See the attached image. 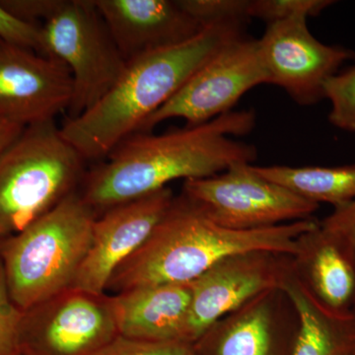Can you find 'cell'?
Segmentation results:
<instances>
[{
    "label": "cell",
    "instance_id": "obj_19",
    "mask_svg": "<svg viewBox=\"0 0 355 355\" xmlns=\"http://www.w3.org/2000/svg\"><path fill=\"white\" fill-rule=\"evenodd\" d=\"M254 172L272 183L317 203H328L334 209L355 200V163L322 166H254Z\"/></svg>",
    "mask_w": 355,
    "mask_h": 355
},
{
    "label": "cell",
    "instance_id": "obj_18",
    "mask_svg": "<svg viewBox=\"0 0 355 355\" xmlns=\"http://www.w3.org/2000/svg\"><path fill=\"white\" fill-rule=\"evenodd\" d=\"M297 314V330L288 355H355V313L324 309L289 272L282 287Z\"/></svg>",
    "mask_w": 355,
    "mask_h": 355
},
{
    "label": "cell",
    "instance_id": "obj_11",
    "mask_svg": "<svg viewBox=\"0 0 355 355\" xmlns=\"http://www.w3.org/2000/svg\"><path fill=\"white\" fill-rule=\"evenodd\" d=\"M308 18L296 17L266 25L259 49L268 84L279 86L303 107L324 99V86L354 51L315 38Z\"/></svg>",
    "mask_w": 355,
    "mask_h": 355
},
{
    "label": "cell",
    "instance_id": "obj_29",
    "mask_svg": "<svg viewBox=\"0 0 355 355\" xmlns=\"http://www.w3.org/2000/svg\"><path fill=\"white\" fill-rule=\"evenodd\" d=\"M354 313H355V306H354Z\"/></svg>",
    "mask_w": 355,
    "mask_h": 355
},
{
    "label": "cell",
    "instance_id": "obj_23",
    "mask_svg": "<svg viewBox=\"0 0 355 355\" xmlns=\"http://www.w3.org/2000/svg\"><path fill=\"white\" fill-rule=\"evenodd\" d=\"M23 311L14 303L0 261V355H21L20 326Z\"/></svg>",
    "mask_w": 355,
    "mask_h": 355
},
{
    "label": "cell",
    "instance_id": "obj_14",
    "mask_svg": "<svg viewBox=\"0 0 355 355\" xmlns=\"http://www.w3.org/2000/svg\"><path fill=\"white\" fill-rule=\"evenodd\" d=\"M297 324L286 292L273 289L222 317L193 347L197 355H288Z\"/></svg>",
    "mask_w": 355,
    "mask_h": 355
},
{
    "label": "cell",
    "instance_id": "obj_12",
    "mask_svg": "<svg viewBox=\"0 0 355 355\" xmlns=\"http://www.w3.org/2000/svg\"><path fill=\"white\" fill-rule=\"evenodd\" d=\"M73 79L58 58L0 39V120L26 128L67 111Z\"/></svg>",
    "mask_w": 355,
    "mask_h": 355
},
{
    "label": "cell",
    "instance_id": "obj_20",
    "mask_svg": "<svg viewBox=\"0 0 355 355\" xmlns=\"http://www.w3.org/2000/svg\"><path fill=\"white\" fill-rule=\"evenodd\" d=\"M324 99L331 104V125L343 132H355V60L347 69L327 80Z\"/></svg>",
    "mask_w": 355,
    "mask_h": 355
},
{
    "label": "cell",
    "instance_id": "obj_2",
    "mask_svg": "<svg viewBox=\"0 0 355 355\" xmlns=\"http://www.w3.org/2000/svg\"><path fill=\"white\" fill-rule=\"evenodd\" d=\"M239 21L207 25L183 44L150 51L127 62L113 88L92 108L67 119L62 137L84 160L107 157L123 140L176 94L223 44L244 35Z\"/></svg>",
    "mask_w": 355,
    "mask_h": 355
},
{
    "label": "cell",
    "instance_id": "obj_17",
    "mask_svg": "<svg viewBox=\"0 0 355 355\" xmlns=\"http://www.w3.org/2000/svg\"><path fill=\"white\" fill-rule=\"evenodd\" d=\"M291 268L301 286L324 309L340 314L354 312L355 268L319 221L299 237Z\"/></svg>",
    "mask_w": 355,
    "mask_h": 355
},
{
    "label": "cell",
    "instance_id": "obj_24",
    "mask_svg": "<svg viewBox=\"0 0 355 355\" xmlns=\"http://www.w3.org/2000/svg\"><path fill=\"white\" fill-rule=\"evenodd\" d=\"M95 355H197L193 343L144 342L119 336Z\"/></svg>",
    "mask_w": 355,
    "mask_h": 355
},
{
    "label": "cell",
    "instance_id": "obj_9",
    "mask_svg": "<svg viewBox=\"0 0 355 355\" xmlns=\"http://www.w3.org/2000/svg\"><path fill=\"white\" fill-rule=\"evenodd\" d=\"M261 84H268V76L259 41L242 35L223 44L137 132H150L170 119L202 125L232 112L243 96Z\"/></svg>",
    "mask_w": 355,
    "mask_h": 355
},
{
    "label": "cell",
    "instance_id": "obj_3",
    "mask_svg": "<svg viewBox=\"0 0 355 355\" xmlns=\"http://www.w3.org/2000/svg\"><path fill=\"white\" fill-rule=\"evenodd\" d=\"M315 218L258 230L222 227L183 195L175 197L153 233L112 275L114 295L137 287L190 284L231 254L268 251L292 256L298 239L317 225Z\"/></svg>",
    "mask_w": 355,
    "mask_h": 355
},
{
    "label": "cell",
    "instance_id": "obj_6",
    "mask_svg": "<svg viewBox=\"0 0 355 355\" xmlns=\"http://www.w3.org/2000/svg\"><path fill=\"white\" fill-rule=\"evenodd\" d=\"M41 29L44 55L62 60L71 73L73 97L67 119H76L113 88L127 62L94 0H58Z\"/></svg>",
    "mask_w": 355,
    "mask_h": 355
},
{
    "label": "cell",
    "instance_id": "obj_28",
    "mask_svg": "<svg viewBox=\"0 0 355 355\" xmlns=\"http://www.w3.org/2000/svg\"><path fill=\"white\" fill-rule=\"evenodd\" d=\"M24 128L0 120V153L13 141Z\"/></svg>",
    "mask_w": 355,
    "mask_h": 355
},
{
    "label": "cell",
    "instance_id": "obj_22",
    "mask_svg": "<svg viewBox=\"0 0 355 355\" xmlns=\"http://www.w3.org/2000/svg\"><path fill=\"white\" fill-rule=\"evenodd\" d=\"M180 4L202 26L239 21L248 22L249 0H179Z\"/></svg>",
    "mask_w": 355,
    "mask_h": 355
},
{
    "label": "cell",
    "instance_id": "obj_13",
    "mask_svg": "<svg viewBox=\"0 0 355 355\" xmlns=\"http://www.w3.org/2000/svg\"><path fill=\"white\" fill-rule=\"evenodd\" d=\"M174 198L172 189L167 187L97 216L90 247L73 287L105 293L114 270L146 241Z\"/></svg>",
    "mask_w": 355,
    "mask_h": 355
},
{
    "label": "cell",
    "instance_id": "obj_26",
    "mask_svg": "<svg viewBox=\"0 0 355 355\" xmlns=\"http://www.w3.org/2000/svg\"><path fill=\"white\" fill-rule=\"evenodd\" d=\"M0 39L44 55L41 26L15 17L0 3Z\"/></svg>",
    "mask_w": 355,
    "mask_h": 355
},
{
    "label": "cell",
    "instance_id": "obj_15",
    "mask_svg": "<svg viewBox=\"0 0 355 355\" xmlns=\"http://www.w3.org/2000/svg\"><path fill=\"white\" fill-rule=\"evenodd\" d=\"M121 55L128 62L193 39L205 29L179 0H94Z\"/></svg>",
    "mask_w": 355,
    "mask_h": 355
},
{
    "label": "cell",
    "instance_id": "obj_27",
    "mask_svg": "<svg viewBox=\"0 0 355 355\" xmlns=\"http://www.w3.org/2000/svg\"><path fill=\"white\" fill-rule=\"evenodd\" d=\"M58 0H6L0 1L1 6L15 17L33 23L44 21L51 15Z\"/></svg>",
    "mask_w": 355,
    "mask_h": 355
},
{
    "label": "cell",
    "instance_id": "obj_4",
    "mask_svg": "<svg viewBox=\"0 0 355 355\" xmlns=\"http://www.w3.org/2000/svg\"><path fill=\"white\" fill-rule=\"evenodd\" d=\"M96 218L78 191L20 232L0 237L7 287L21 310L73 287Z\"/></svg>",
    "mask_w": 355,
    "mask_h": 355
},
{
    "label": "cell",
    "instance_id": "obj_7",
    "mask_svg": "<svg viewBox=\"0 0 355 355\" xmlns=\"http://www.w3.org/2000/svg\"><path fill=\"white\" fill-rule=\"evenodd\" d=\"M182 195L212 221L232 230H258L314 218L320 207L245 163L214 176L187 180Z\"/></svg>",
    "mask_w": 355,
    "mask_h": 355
},
{
    "label": "cell",
    "instance_id": "obj_5",
    "mask_svg": "<svg viewBox=\"0 0 355 355\" xmlns=\"http://www.w3.org/2000/svg\"><path fill=\"white\" fill-rule=\"evenodd\" d=\"M84 161L55 121L24 128L0 153V237L20 232L78 191Z\"/></svg>",
    "mask_w": 355,
    "mask_h": 355
},
{
    "label": "cell",
    "instance_id": "obj_10",
    "mask_svg": "<svg viewBox=\"0 0 355 355\" xmlns=\"http://www.w3.org/2000/svg\"><path fill=\"white\" fill-rule=\"evenodd\" d=\"M291 256L268 251L231 254L191 282L186 340L195 343L209 327L257 296L282 288Z\"/></svg>",
    "mask_w": 355,
    "mask_h": 355
},
{
    "label": "cell",
    "instance_id": "obj_16",
    "mask_svg": "<svg viewBox=\"0 0 355 355\" xmlns=\"http://www.w3.org/2000/svg\"><path fill=\"white\" fill-rule=\"evenodd\" d=\"M191 295V282L137 287L116 294L120 336L144 342L188 343Z\"/></svg>",
    "mask_w": 355,
    "mask_h": 355
},
{
    "label": "cell",
    "instance_id": "obj_1",
    "mask_svg": "<svg viewBox=\"0 0 355 355\" xmlns=\"http://www.w3.org/2000/svg\"><path fill=\"white\" fill-rule=\"evenodd\" d=\"M254 127V110H242L162 135L135 133L107 156V162L85 175L79 193L99 216L176 180L211 177L236 164H253L256 147L235 137L249 135Z\"/></svg>",
    "mask_w": 355,
    "mask_h": 355
},
{
    "label": "cell",
    "instance_id": "obj_25",
    "mask_svg": "<svg viewBox=\"0 0 355 355\" xmlns=\"http://www.w3.org/2000/svg\"><path fill=\"white\" fill-rule=\"evenodd\" d=\"M319 225L355 268V200L334 209L323 220H319Z\"/></svg>",
    "mask_w": 355,
    "mask_h": 355
},
{
    "label": "cell",
    "instance_id": "obj_21",
    "mask_svg": "<svg viewBox=\"0 0 355 355\" xmlns=\"http://www.w3.org/2000/svg\"><path fill=\"white\" fill-rule=\"evenodd\" d=\"M336 3L333 0H249L248 15L266 25L296 17H314Z\"/></svg>",
    "mask_w": 355,
    "mask_h": 355
},
{
    "label": "cell",
    "instance_id": "obj_8",
    "mask_svg": "<svg viewBox=\"0 0 355 355\" xmlns=\"http://www.w3.org/2000/svg\"><path fill=\"white\" fill-rule=\"evenodd\" d=\"M119 336L114 295L70 287L23 311L21 355H95Z\"/></svg>",
    "mask_w": 355,
    "mask_h": 355
}]
</instances>
